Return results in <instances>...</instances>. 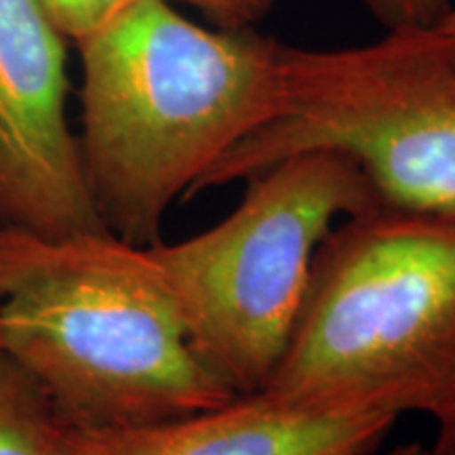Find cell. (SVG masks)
Returning a JSON list of instances; mask_svg holds the SVG:
<instances>
[{
	"label": "cell",
	"instance_id": "52a82bcc",
	"mask_svg": "<svg viewBox=\"0 0 455 455\" xmlns=\"http://www.w3.org/2000/svg\"><path fill=\"white\" fill-rule=\"evenodd\" d=\"M398 415L238 395L218 407L121 428H68L57 455H373Z\"/></svg>",
	"mask_w": 455,
	"mask_h": 455
},
{
	"label": "cell",
	"instance_id": "8fae6325",
	"mask_svg": "<svg viewBox=\"0 0 455 455\" xmlns=\"http://www.w3.org/2000/svg\"><path fill=\"white\" fill-rule=\"evenodd\" d=\"M167 3H186L203 11L224 30H247L261 20L275 0H167Z\"/></svg>",
	"mask_w": 455,
	"mask_h": 455
},
{
	"label": "cell",
	"instance_id": "7a4b0ae2",
	"mask_svg": "<svg viewBox=\"0 0 455 455\" xmlns=\"http://www.w3.org/2000/svg\"><path fill=\"white\" fill-rule=\"evenodd\" d=\"M0 355L68 428L184 418L238 396L198 355L150 247L0 224Z\"/></svg>",
	"mask_w": 455,
	"mask_h": 455
},
{
	"label": "cell",
	"instance_id": "ba28073f",
	"mask_svg": "<svg viewBox=\"0 0 455 455\" xmlns=\"http://www.w3.org/2000/svg\"><path fill=\"white\" fill-rule=\"evenodd\" d=\"M60 432L47 396L0 355V455H57Z\"/></svg>",
	"mask_w": 455,
	"mask_h": 455
},
{
	"label": "cell",
	"instance_id": "7c38bea8",
	"mask_svg": "<svg viewBox=\"0 0 455 455\" xmlns=\"http://www.w3.org/2000/svg\"><path fill=\"white\" fill-rule=\"evenodd\" d=\"M419 455H455V422L436 426V436L428 447H422Z\"/></svg>",
	"mask_w": 455,
	"mask_h": 455
},
{
	"label": "cell",
	"instance_id": "8992f818",
	"mask_svg": "<svg viewBox=\"0 0 455 455\" xmlns=\"http://www.w3.org/2000/svg\"><path fill=\"white\" fill-rule=\"evenodd\" d=\"M64 36L38 0H0V224L43 236L106 230L68 123Z\"/></svg>",
	"mask_w": 455,
	"mask_h": 455
},
{
	"label": "cell",
	"instance_id": "5b68a950",
	"mask_svg": "<svg viewBox=\"0 0 455 455\" xmlns=\"http://www.w3.org/2000/svg\"><path fill=\"white\" fill-rule=\"evenodd\" d=\"M244 184L224 220L184 241H158L150 251L198 355L236 395H253L284 355L318 247L379 196L335 152L283 158Z\"/></svg>",
	"mask_w": 455,
	"mask_h": 455
},
{
	"label": "cell",
	"instance_id": "5bb4252c",
	"mask_svg": "<svg viewBox=\"0 0 455 455\" xmlns=\"http://www.w3.org/2000/svg\"><path fill=\"white\" fill-rule=\"evenodd\" d=\"M436 26L443 28V30L455 34V9H449L447 13L443 15L439 21H436Z\"/></svg>",
	"mask_w": 455,
	"mask_h": 455
},
{
	"label": "cell",
	"instance_id": "30bf717a",
	"mask_svg": "<svg viewBox=\"0 0 455 455\" xmlns=\"http://www.w3.org/2000/svg\"><path fill=\"white\" fill-rule=\"evenodd\" d=\"M365 4L388 30L435 26L449 11V0H365Z\"/></svg>",
	"mask_w": 455,
	"mask_h": 455
},
{
	"label": "cell",
	"instance_id": "4fadbf2b",
	"mask_svg": "<svg viewBox=\"0 0 455 455\" xmlns=\"http://www.w3.org/2000/svg\"><path fill=\"white\" fill-rule=\"evenodd\" d=\"M422 443H403V445H396L395 449H390V451H386L384 455H419L422 451Z\"/></svg>",
	"mask_w": 455,
	"mask_h": 455
},
{
	"label": "cell",
	"instance_id": "277c9868",
	"mask_svg": "<svg viewBox=\"0 0 455 455\" xmlns=\"http://www.w3.org/2000/svg\"><path fill=\"white\" fill-rule=\"evenodd\" d=\"M301 152L346 156L386 204L455 218V34L435 24L348 49L283 44L275 116L232 148L198 192Z\"/></svg>",
	"mask_w": 455,
	"mask_h": 455
},
{
	"label": "cell",
	"instance_id": "3957f363",
	"mask_svg": "<svg viewBox=\"0 0 455 455\" xmlns=\"http://www.w3.org/2000/svg\"><path fill=\"white\" fill-rule=\"evenodd\" d=\"M259 392L455 422V218L375 203L318 247L284 355Z\"/></svg>",
	"mask_w": 455,
	"mask_h": 455
},
{
	"label": "cell",
	"instance_id": "9c48e42d",
	"mask_svg": "<svg viewBox=\"0 0 455 455\" xmlns=\"http://www.w3.org/2000/svg\"><path fill=\"white\" fill-rule=\"evenodd\" d=\"M38 3L61 36H70L78 44L110 24L114 17L138 0H38Z\"/></svg>",
	"mask_w": 455,
	"mask_h": 455
},
{
	"label": "cell",
	"instance_id": "6da1fadb",
	"mask_svg": "<svg viewBox=\"0 0 455 455\" xmlns=\"http://www.w3.org/2000/svg\"><path fill=\"white\" fill-rule=\"evenodd\" d=\"M78 49V148L95 212L108 232L150 247L171 207L275 116L283 44L138 0Z\"/></svg>",
	"mask_w": 455,
	"mask_h": 455
}]
</instances>
